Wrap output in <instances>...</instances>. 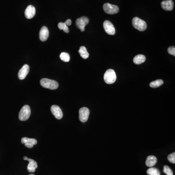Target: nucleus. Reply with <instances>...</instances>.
Here are the masks:
<instances>
[{
	"label": "nucleus",
	"mask_w": 175,
	"mask_h": 175,
	"mask_svg": "<svg viewBox=\"0 0 175 175\" xmlns=\"http://www.w3.org/2000/svg\"><path fill=\"white\" fill-rule=\"evenodd\" d=\"M35 175V174H30V175Z\"/></svg>",
	"instance_id": "27"
},
{
	"label": "nucleus",
	"mask_w": 175,
	"mask_h": 175,
	"mask_svg": "<svg viewBox=\"0 0 175 175\" xmlns=\"http://www.w3.org/2000/svg\"><path fill=\"white\" fill-rule=\"evenodd\" d=\"M157 163V159L155 156L151 155L147 157L146 164L147 167H151L155 165Z\"/></svg>",
	"instance_id": "16"
},
{
	"label": "nucleus",
	"mask_w": 175,
	"mask_h": 175,
	"mask_svg": "<svg viewBox=\"0 0 175 175\" xmlns=\"http://www.w3.org/2000/svg\"><path fill=\"white\" fill-rule=\"evenodd\" d=\"M132 25L135 28L140 31H144L147 28L146 21L138 17H134L132 19Z\"/></svg>",
	"instance_id": "2"
},
{
	"label": "nucleus",
	"mask_w": 175,
	"mask_h": 175,
	"mask_svg": "<svg viewBox=\"0 0 175 175\" xmlns=\"http://www.w3.org/2000/svg\"><path fill=\"white\" fill-rule=\"evenodd\" d=\"M24 159L25 160H28L29 162L28 164L27 165V170L29 172H34L38 168L37 162L34 160L27 158V157H24Z\"/></svg>",
	"instance_id": "11"
},
{
	"label": "nucleus",
	"mask_w": 175,
	"mask_h": 175,
	"mask_svg": "<svg viewBox=\"0 0 175 175\" xmlns=\"http://www.w3.org/2000/svg\"><path fill=\"white\" fill-rule=\"evenodd\" d=\"M104 28L107 34L114 35L115 34V29L114 25L109 21H105L103 23Z\"/></svg>",
	"instance_id": "8"
},
{
	"label": "nucleus",
	"mask_w": 175,
	"mask_h": 175,
	"mask_svg": "<svg viewBox=\"0 0 175 175\" xmlns=\"http://www.w3.org/2000/svg\"><path fill=\"white\" fill-rule=\"evenodd\" d=\"M29 72V66L27 64L23 66L22 68L20 69L18 73V78L20 80H23L26 78Z\"/></svg>",
	"instance_id": "12"
},
{
	"label": "nucleus",
	"mask_w": 175,
	"mask_h": 175,
	"mask_svg": "<svg viewBox=\"0 0 175 175\" xmlns=\"http://www.w3.org/2000/svg\"><path fill=\"white\" fill-rule=\"evenodd\" d=\"M163 84V81L162 79H158L156 81H153L150 83L149 85L150 87L152 88H156L159 87L160 86H162Z\"/></svg>",
	"instance_id": "19"
},
{
	"label": "nucleus",
	"mask_w": 175,
	"mask_h": 175,
	"mask_svg": "<svg viewBox=\"0 0 175 175\" xmlns=\"http://www.w3.org/2000/svg\"><path fill=\"white\" fill-rule=\"evenodd\" d=\"M147 174L148 175H160V173L156 168L151 167L147 170Z\"/></svg>",
	"instance_id": "20"
},
{
	"label": "nucleus",
	"mask_w": 175,
	"mask_h": 175,
	"mask_svg": "<svg viewBox=\"0 0 175 175\" xmlns=\"http://www.w3.org/2000/svg\"><path fill=\"white\" fill-rule=\"evenodd\" d=\"M65 24L67 25V26H70L72 24V21L70 19H68V20L66 21Z\"/></svg>",
	"instance_id": "26"
},
{
	"label": "nucleus",
	"mask_w": 175,
	"mask_h": 175,
	"mask_svg": "<svg viewBox=\"0 0 175 175\" xmlns=\"http://www.w3.org/2000/svg\"><path fill=\"white\" fill-rule=\"evenodd\" d=\"M78 52L80 54V56L83 59H87L89 58V53L88 52L85 46H81L79 51H78Z\"/></svg>",
	"instance_id": "18"
},
{
	"label": "nucleus",
	"mask_w": 175,
	"mask_h": 175,
	"mask_svg": "<svg viewBox=\"0 0 175 175\" xmlns=\"http://www.w3.org/2000/svg\"><path fill=\"white\" fill-rule=\"evenodd\" d=\"M167 159L170 163H175V153H172L168 156Z\"/></svg>",
	"instance_id": "24"
},
{
	"label": "nucleus",
	"mask_w": 175,
	"mask_h": 175,
	"mask_svg": "<svg viewBox=\"0 0 175 175\" xmlns=\"http://www.w3.org/2000/svg\"><path fill=\"white\" fill-rule=\"evenodd\" d=\"M161 6L165 11H172L174 8V2L172 0L163 1L161 3Z\"/></svg>",
	"instance_id": "14"
},
{
	"label": "nucleus",
	"mask_w": 175,
	"mask_h": 175,
	"mask_svg": "<svg viewBox=\"0 0 175 175\" xmlns=\"http://www.w3.org/2000/svg\"><path fill=\"white\" fill-rule=\"evenodd\" d=\"M49 32L47 27L43 26L40 31L39 36H40V40L42 41H47L49 37Z\"/></svg>",
	"instance_id": "15"
},
{
	"label": "nucleus",
	"mask_w": 175,
	"mask_h": 175,
	"mask_svg": "<svg viewBox=\"0 0 175 175\" xmlns=\"http://www.w3.org/2000/svg\"><path fill=\"white\" fill-rule=\"evenodd\" d=\"M36 14V9L32 5H29L25 11V16L28 19H31L34 17Z\"/></svg>",
	"instance_id": "13"
},
{
	"label": "nucleus",
	"mask_w": 175,
	"mask_h": 175,
	"mask_svg": "<svg viewBox=\"0 0 175 175\" xmlns=\"http://www.w3.org/2000/svg\"><path fill=\"white\" fill-rule=\"evenodd\" d=\"M79 118L80 121L85 123L88 121L90 115V110L87 107H83L79 111Z\"/></svg>",
	"instance_id": "7"
},
{
	"label": "nucleus",
	"mask_w": 175,
	"mask_h": 175,
	"mask_svg": "<svg viewBox=\"0 0 175 175\" xmlns=\"http://www.w3.org/2000/svg\"><path fill=\"white\" fill-rule=\"evenodd\" d=\"M163 172L167 175H174L172 170L167 165H164L163 167Z\"/></svg>",
	"instance_id": "23"
},
{
	"label": "nucleus",
	"mask_w": 175,
	"mask_h": 175,
	"mask_svg": "<svg viewBox=\"0 0 175 175\" xmlns=\"http://www.w3.org/2000/svg\"><path fill=\"white\" fill-rule=\"evenodd\" d=\"M31 115V109L28 105H25L19 112V118L21 121H26Z\"/></svg>",
	"instance_id": "4"
},
{
	"label": "nucleus",
	"mask_w": 175,
	"mask_h": 175,
	"mask_svg": "<svg viewBox=\"0 0 175 175\" xmlns=\"http://www.w3.org/2000/svg\"><path fill=\"white\" fill-rule=\"evenodd\" d=\"M41 86L46 89L56 90L58 87V83L56 81L48 78H42L40 81Z\"/></svg>",
	"instance_id": "1"
},
{
	"label": "nucleus",
	"mask_w": 175,
	"mask_h": 175,
	"mask_svg": "<svg viewBox=\"0 0 175 175\" xmlns=\"http://www.w3.org/2000/svg\"><path fill=\"white\" fill-rule=\"evenodd\" d=\"M168 52L170 54L175 56V47L174 46H171L168 48Z\"/></svg>",
	"instance_id": "25"
},
{
	"label": "nucleus",
	"mask_w": 175,
	"mask_h": 175,
	"mask_svg": "<svg viewBox=\"0 0 175 175\" xmlns=\"http://www.w3.org/2000/svg\"><path fill=\"white\" fill-rule=\"evenodd\" d=\"M103 9L105 12L111 15L117 13L119 11L118 6L109 3H106L104 5Z\"/></svg>",
	"instance_id": "5"
},
{
	"label": "nucleus",
	"mask_w": 175,
	"mask_h": 175,
	"mask_svg": "<svg viewBox=\"0 0 175 175\" xmlns=\"http://www.w3.org/2000/svg\"><path fill=\"white\" fill-rule=\"evenodd\" d=\"M51 111L57 119H61L63 117V112L62 110L57 105H53L51 107Z\"/></svg>",
	"instance_id": "10"
},
{
	"label": "nucleus",
	"mask_w": 175,
	"mask_h": 175,
	"mask_svg": "<svg viewBox=\"0 0 175 175\" xmlns=\"http://www.w3.org/2000/svg\"><path fill=\"white\" fill-rule=\"evenodd\" d=\"M58 28L60 30H63L64 32H65L66 33H68L69 32V29L68 28V27L65 24V22H59L58 24Z\"/></svg>",
	"instance_id": "22"
},
{
	"label": "nucleus",
	"mask_w": 175,
	"mask_h": 175,
	"mask_svg": "<svg viewBox=\"0 0 175 175\" xmlns=\"http://www.w3.org/2000/svg\"><path fill=\"white\" fill-rule=\"evenodd\" d=\"M89 18L83 16V17L78 18L76 20L75 24L78 28H79L81 32H84L85 31V26L89 24Z\"/></svg>",
	"instance_id": "6"
},
{
	"label": "nucleus",
	"mask_w": 175,
	"mask_h": 175,
	"mask_svg": "<svg viewBox=\"0 0 175 175\" xmlns=\"http://www.w3.org/2000/svg\"><path fill=\"white\" fill-rule=\"evenodd\" d=\"M104 79L107 84H113L116 80V75L114 71L112 69L107 70L104 74Z\"/></svg>",
	"instance_id": "3"
},
{
	"label": "nucleus",
	"mask_w": 175,
	"mask_h": 175,
	"mask_svg": "<svg viewBox=\"0 0 175 175\" xmlns=\"http://www.w3.org/2000/svg\"><path fill=\"white\" fill-rule=\"evenodd\" d=\"M21 143L25 144V146L27 148H32L34 145L37 144V140L35 139L23 137L21 138Z\"/></svg>",
	"instance_id": "9"
},
{
	"label": "nucleus",
	"mask_w": 175,
	"mask_h": 175,
	"mask_svg": "<svg viewBox=\"0 0 175 175\" xmlns=\"http://www.w3.org/2000/svg\"><path fill=\"white\" fill-rule=\"evenodd\" d=\"M60 58L64 62H69L70 60V57L69 54L66 52H62L60 54Z\"/></svg>",
	"instance_id": "21"
},
{
	"label": "nucleus",
	"mask_w": 175,
	"mask_h": 175,
	"mask_svg": "<svg viewBox=\"0 0 175 175\" xmlns=\"http://www.w3.org/2000/svg\"><path fill=\"white\" fill-rule=\"evenodd\" d=\"M146 57L143 54H138L133 58V62L136 64H141L146 61Z\"/></svg>",
	"instance_id": "17"
}]
</instances>
